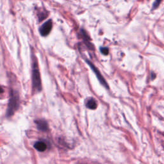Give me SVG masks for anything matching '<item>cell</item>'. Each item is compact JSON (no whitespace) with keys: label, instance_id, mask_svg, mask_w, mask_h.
Segmentation results:
<instances>
[{"label":"cell","instance_id":"cell-1","mask_svg":"<svg viewBox=\"0 0 164 164\" xmlns=\"http://www.w3.org/2000/svg\"><path fill=\"white\" fill-rule=\"evenodd\" d=\"M19 95L18 92L17 90H11L10 93V99L6 112L7 117L13 115V114L19 107Z\"/></svg>","mask_w":164,"mask_h":164},{"label":"cell","instance_id":"cell-2","mask_svg":"<svg viewBox=\"0 0 164 164\" xmlns=\"http://www.w3.org/2000/svg\"><path fill=\"white\" fill-rule=\"evenodd\" d=\"M32 87L36 92H39L42 90L41 79L37 61L33 63L32 67Z\"/></svg>","mask_w":164,"mask_h":164},{"label":"cell","instance_id":"cell-3","mask_svg":"<svg viewBox=\"0 0 164 164\" xmlns=\"http://www.w3.org/2000/svg\"><path fill=\"white\" fill-rule=\"evenodd\" d=\"M86 60V62L89 64V65L90 67V68L92 69V71L95 73V75H96L97 78H98V80H99V81L101 83V85H103L105 88L106 89H109V85L107 84V82L106 81V80H105V79L104 78V77L101 75V73L99 72V71L98 70V69L91 62H90L89 60Z\"/></svg>","mask_w":164,"mask_h":164},{"label":"cell","instance_id":"cell-4","mask_svg":"<svg viewBox=\"0 0 164 164\" xmlns=\"http://www.w3.org/2000/svg\"><path fill=\"white\" fill-rule=\"evenodd\" d=\"M53 28V22L51 19H49L45 22L44 24L39 29V31L42 37H46L49 35L51 32Z\"/></svg>","mask_w":164,"mask_h":164},{"label":"cell","instance_id":"cell-5","mask_svg":"<svg viewBox=\"0 0 164 164\" xmlns=\"http://www.w3.org/2000/svg\"><path fill=\"white\" fill-rule=\"evenodd\" d=\"M35 123L36 124L38 130L42 132H46L48 130V124L46 121L44 119H38L36 120Z\"/></svg>","mask_w":164,"mask_h":164},{"label":"cell","instance_id":"cell-6","mask_svg":"<svg viewBox=\"0 0 164 164\" xmlns=\"http://www.w3.org/2000/svg\"><path fill=\"white\" fill-rule=\"evenodd\" d=\"M33 147L35 149H37L39 152H44L47 149L46 144L42 141H38V142H36L35 143Z\"/></svg>","mask_w":164,"mask_h":164},{"label":"cell","instance_id":"cell-7","mask_svg":"<svg viewBox=\"0 0 164 164\" xmlns=\"http://www.w3.org/2000/svg\"><path fill=\"white\" fill-rule=\"evenodd\" d=\"M86 106L89 109L95 110L97 109L98 104H97V103L94 99L91 98V99H89L87 100V103H86Z\"/></svg>","mask_w":164,"mask_h":164},{"label":"cell","instance_id":"cell-8","mask_svg":"<svg viewBox=\"0 0 164 164\" xmlns=\"http://www.w3.org/2000/svg\"><path fill=\"white\" fill-rule=\"evenodd\" d=\"M81 36H82V38H83L85 43L86 44V45L89 47V48L91 50H92L93 48V46L92 45V44L90 42L89 40H88L89 37L88 36H87V34L84 31V30H81Z\"/></svg>","mask_w":164,"mask_h":164},{"label":"cell","instance_id":"cell-9","mask_svg":"<svg viewBox=\"0 0 164 164\" xmlns=\"http://www.w3.org/2000/svg\"><path fill=\"white\" fill-rule=\"evenodd\" d=\"M100 51L104 55H107L109 53V48L107 47H101V48H100Z\"/></svg>","mask_w":164,"mask_h":164},{"label":"cell","instance_id":"cell-10","mask_svg":"<svg viewBox=\"0 0 164 164\" xmlns=\"http://www.w3.org/2000/svg\"><path fill=\"white\" fill-rule=\"evenodd\" d=\"M162 2V0H156L155 2L153 3V9H155V8H157L159 5Z\"/></svg>","mask_w":164,"mask_h":164}]
</instances>
